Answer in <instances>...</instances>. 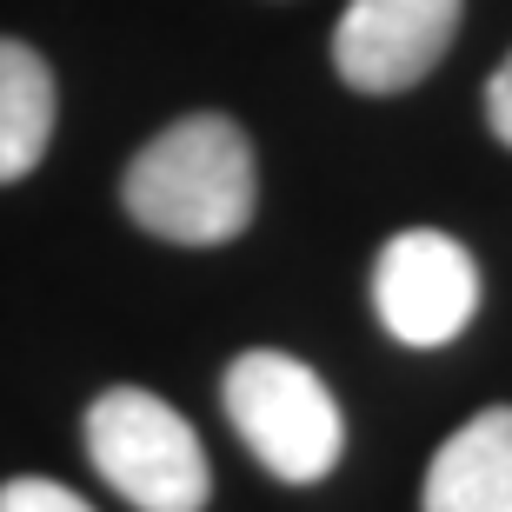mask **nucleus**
<instances>
[{"label":"nucleus","instance_id":"nucleus-6","mask_svg":"<svg viewBox=\"0 0 512 512\" xmlns=\"http://www.w3.org/2000/svg\"><path fill=\"white\" fill-rule=\"evenodd\" d=\"M419 512H512V406H486L426 466Z\"/></svg>","mask_w":512,"mask_h":512},{"label":"nucleus","instance_id":"nucleus-4","mask_svg":"<svg viewBox=\"0 0 512 512\" xmlns=\"http://www.w3.org/2000/svg\"><path fill=\"white\" fill-rule=\"evenodd\" d=\"M373 306L399 346H413V353L453 346L479 313V260L453 233H393L373 266Z\"/></svg>","mask_w":512,"mask_h":512},{"label":"nucleus","instance_id":"nucleus-5","mask_svg":"<svg viewBox=\"0 0 512 512\" xmlns=\"http://www.w3.org/2000/svg\"><path fill=\"white\" fill-rule=\"evenodd\" d=\"M466 0H353L333 27V67L353 94H406L433 74L459 34Z\"/></svg>","mask_w":512,"mask_h":512},{"label":"nucleus","instance_id":"nucleus-3","mask_svg":"<svg viewBox=\"0 0 512 512\" xmlns=\"http://www.w3.org/2000/svg\"><path fill=\"white\" fill-rule=\"evenodd\" d=\"M87 459L140 512H200L213 493L200 433L147 386H114L87 406Z\"/></svg>","mask_w":512,"mask_h":512},{"label":"nucleus","instance_id":"nucleus-8","mask_svg":"<svg viewBox=\"0 0 512 512\" xmlns=\"http://www.w3.org/2000/svg\"><path fill=\"white\" fill-rule=\"evenodd\" d=\"M0 512H94L74 486L60 479H7L0 486Z\"/></svg>","mask_w":512,"mask_h":512},{"label":"nucleus","instance_id":"nucleus-2","mask_svg":"<svg viewBox=\"0 0 512 512\" xmlns=\"http://www.w3.org/2000/svg\"><path fill=\"white\" fill-rule=\"evenodd\" d=\"M233 433L247 439V453L260 459L273 479L286 486H313L340 466L346 453V419L340 399L326 393V380L293 353H273V346H253L227 366L220 380Z\"/></svg>","mask_w":512,"mask_h":512},{"label":"nucleus","instance_id":"nucleus-7","mask_svg":"<svg viewBox=\"0 0 512 512\" xmlns=\"http://www.w3.org/2000/svg\"><path fill=\"white\" fill-rule=\"evenodd\" d=\"M54 140V74L27 40H0V187L27 180Z\"/></svg>","mask_w":512,"mask_h":512},{"label":"nucleus","instance_id":"nucleus-9","mask_svg":"<svg viewBox=\"0 0 512 512\" xmlns=\"http://www.w3.org/2000/svg\"><path fill=\"white\" fill-rule=\"evenodd\" d=\"M486 127H493L499 140L512 147V54L499 60V74L486 80Z\"/></svg>","mask_w":512,"mask_h":512},{"label":"nucleus","instance_id":"nucleus-1","mask_svg":"<svg viewBox=\"0 0 512 512\" xmlns=\"http://www.w3.org/2000/svg\"><path fill=\"white\" fill-rule=\"evenodd\" d=\"M253 147L227 114H187L133 153L120 200L153 240L227 247L253 220Z\"/></svg>","mask_w":512,"mask_h":512}]
</instances>
